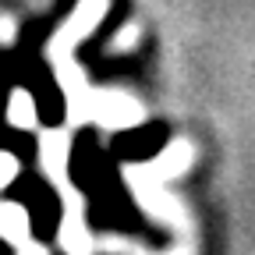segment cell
I'll list each match as a JSON object with an SVG mask.
<instances>
[{
  "mask_svg": "<svg viewBox=\"0 0 255 255\" xmlns=\"http://www.w3.org/2000/svg\"><path fill=\"white\" fill-rule=\"evenodd\" d=\"M0 252H11V241L7 238H0Z\"/></svg>",
  "mask_w": 255,
  "mask_h": 255,
  "instance_id": "277c9868",
  "label": "cell"
},
{
  "mask_svg": "<svg viewBox=\"0 0 255 255\" xmlns=\"http://www.w3.org/2000/svg\"><path fill=\"white\" fill-rule=\"evenodd\" d=\"M71 181L82 195H89V220L96 231H131L145 234V216L131 206L128 188L117 174V163L100 149L92 131H82L71 145Z\"/></svg>",
  "mask_w": 255,
  "mask_h": 255,
  "instance_id": "6da1fadb",
  "label": "cell"
},
{
  "mask_svg": "<svg viewBox=\"0 0 255 255\" xmlns=\"http://www.w3.org/2000/svg\"><path fill=\"white\" fill-rule=\"evenodd\" d=\"M7 195L28 209L32 231H36L39 241H50V238L57 234V223H60V199H57V191L50 188V181L36 170V159H32V163H25V170L18 174V181L7 188Z\"/></svg>",
  "mask_w": 255,
  "mask_h": 255,
  "instance_id": "7a4b0ae2",
  "label": "cell"
},
{
  "mask_svg": "<svg viewBox=\"0 0 255 255\" xmlns=\"http://www.w3.org/2000/svg\"><path fill=\"white\" fill-rule=\"evenodd\" d=\"M163 138H167V131L159 124H152V128H138V131H128V135H117L114 138V152L121 156V159H149V156H156L159 149H163Z\"/></svg>",
  "mask_w": 255,
  "mask_h": 255,
  "instance_id": "3957f363",
  "label": "cell"
}]
</instances>
